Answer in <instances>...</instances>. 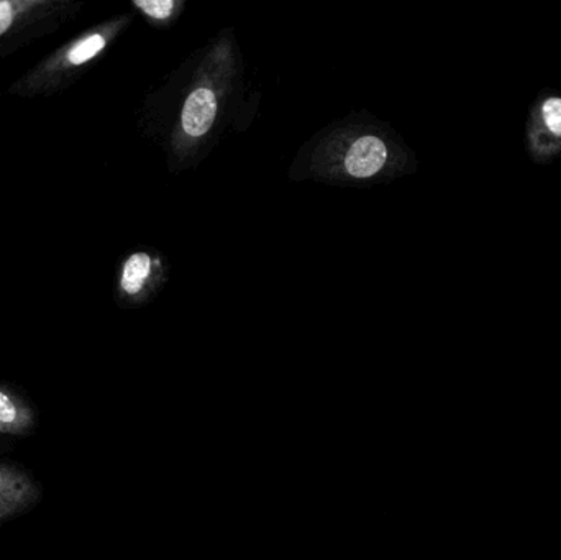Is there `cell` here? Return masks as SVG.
<instances>
[{"instance_id": "277c9868", "label": "cell", "mask_w": 561, "mask_h": 560, "mask_svg": "<svg viewBox=\"0 0 561 560\" xmlns=\"http://www.w3.org/2000/svg\"><path fill=\"white\" fill-rule=\"evenodd\" d=\"M217 101L210 89H197L187 98L183 108V128L191 137L209 132L216 118Z\"/></svg>"}, {"instance_id": "ba28073f", "label": "cell", "mask_w": 561, "mask_h": 560, "mask_svg": "<svg viewBox=\"0 0 561 560\" xmlns=\"http://www.w3.org/2000/svg\"><path fill=\"white\" fill-rule=\"evenodd\" d=\"M135 5L140 7L148 16L153 19L163 20L170 16L173 10V0H135Z\"/></svg>"}, {"instance_id": "3957f363", "label": "cell", "mask_w": 561, "mask_h": 560, "mask_svg": "<svg viewBox=\"0 0 561 560\" xmlns=\"http://www.w3.org/2000/svg\"><path fill=\"white\" fill-rule=\"evenodd\" d=\"M388 150L376 137H363L353 144L346 155L345 167L352 176L369 178L385 167Z\"/></svg>"}, {"instance_id": "7a4b0ae2", "label": "cell", "mask_w": 561, "mask_h": 560, "mask_svg": "<svg viewBox=\"0 0 561 560\" xmlns=\"http://www.w3.org/2000/svg\"><path fill=\"white\" fill-rule=\"evenodd\" d=\"M35 426V408L13 391L0 388V434L28 436Z\"/></svg>"}, {"instance_id": "8992f818", "label": "cell", "mask_w": 561, "mask_h": 560, "mask_svg": "<svg viewBox=\"0 0 561 560\" xmlns=\"http://www.w3.org/2000/svg\"><path fill=\"white\" fill-rule=\"evenodd\" d=\"M104 46L105 39L102 38L101 35L89 36V38L82 39L81 43H78V45L69 52V62H72V65H82V62L94 58Z\"/></svg>"}, {"instance_id": "52a82bcc", "label": "cell", "mask_w": 561, "mask_h": 560, "mask_svg": "<svg viewBox=\"0 0 561 560\" xmlns=\"http://www.w3.org/2000/svg\"><path fill=\"white\" fill-rule=\"evenodd\" d=\"M543 121L547 127L557 137H561V99L550 98L543 102Z\"/></svg>"}, {"instance_id": "6da1fadb", "label": "cell", "mask_w": 561, "mask_h": 560, "mask_svg": "<svg viewBox=\"0 0 561 560\" xmlns=\"http://www.w3.org/2000/svg\"><path fill=\"white\" fill-rule=\"evenodd\" d=\"M42 500V489L26 470L0 464V522L23 515Z\"/></svg>"}, {"instance_id": "9c48e42d", "label": "cell", "mask_w": 561, "mask_h": 560, "mask_svg": "<svg viewBox=\"0 0 561 560\" xmlns=\"http://www.w3.org/2000/svg\"><path fill=\"white\" fill-rule=\"evenodd\" d=\"M13 22V9L10 2H0V35L9 30Z\"/></svg>"}, {"instance_id": "5b68a950", "label": "cell", "mask_w": 561, "mask_h": 560, "mask_svg": "<svg viewBox=\"0 0 561 560\" xmlns=\"http://www.w3.org/2000/svg\"><path fill=\"white\" fill-rule=\"evenodd\" d=\"M150 272V256L147 253H134L125 263L124 273H122V288L128 295H137L144 288V283L147 282Z\"/></svg>"}]
</instances>
